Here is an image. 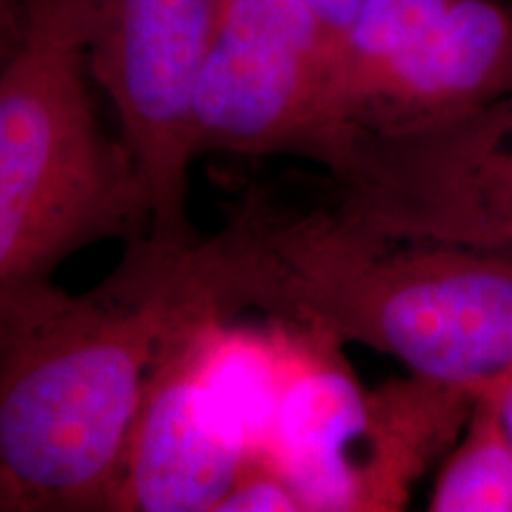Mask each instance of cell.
<instances>
[{
    "label": "cell",
    "instance_id": "cell-8",
    "mask_svg": "<svg viewBox=\"0 0 512 512\" xmlns=\"http://www.w3.org/2000/svg\"><path fill=\"white\" fill-rule=\"evenodd\" d=\"M280 323L285 377L261 458L283 472L304 510L373 512V392L344 361L342 342L290 320Z\"/></svg>",
    "mask_w": 512,
    "mask_h": 512
},
{
    "label": "cell",
    "instance_id": "cell-7",
    "mask_svg": "<svg viewBox=\"0 0 512 512\" xmlns=\"http://www.w3.org/2000/svg\"><path fill=\"white\" fill-rule=\"evenodd\" d=\"M178 306L133 425L114 512H216L249 458L216 413L202 373L214 320L228 318L176 259Z\"/></svg>",
    "mask_w": 512,
    "mask_h": 512
},
{
    "label": "cell",
    "instance_id": "cell-1",
    "mask_svg": "<svg viewBox=\"0 0 512 512\" xmlns=\"http://www.w3.org/2000/svg\"><path fill=\"white\" fill-rule=\"evenodd\" d=\"M188 259L230 318L261 311L475 394L512 368V256L382 238L337 211L292 214L252 192Z\"/></svg>",
    "mask_w": 512,
    "mask_h": 512
},
{
    "label": "cell",
    "instance_id": "cell-15",
    "mask_svg": "<svg viewBox=\"0 0 512 512\" xmlns=\"http://www.w3.org/2000/svg\"><path fill=\"white\" fill-rule=\"evenodd\" d=\"M0 512H27L22 494H19L15 482L5 475L3 467H0Z\"/></svg>",
    "mask_w": 512,
    "mask_h": 512
},
{
    "label": "cell",
    "instance_id": "cell-12",
    "mask_svg": "<svg viewBox=\"0 0 512 512\" xmlns=\"http://www.w3.org/2000/svg\"><path fill=\"white\" fill-rule=\"evenodd\" d=\"M36 0H0V76L27 38Z\"/></svg>",
    "mask_w": 512,
    "mask_h": 512
},
{
    "label": "cell",
    "instance_id": "cell-4",
    "mask_svg": "<svg viewBox=\"0 0 512 512\" xmlns=\"http://www.w3.org/2000/svg\"><path fill=\"white\" fill-rule=\"evenodd\" d=\"M306 159L335 181L337 214L368 233L512 256V86L432 126H335Z\"/></svg>",
    "mask_w": 512,
    "mask_h": 512
},
{
    "label": "cell",
    "instance_id": "cell-9",
    "mask_svg": "<svg viewBox=\"0 0 512 512\" xmlns=\"http://www.w3.org/2000/svg\"><path fill=\"white\" fill-rule=\"evenodd\" d=\"M512 86V3L451 5L387 60L332 93L328 128L408 131L460 117Z\"/></svg>",
    "mask_w": 512,
    "mask_h": 512
},
{
    "label": "cell",
    "instance_id": "cell-6",
    "mask_svg": "<svg viewBox=\"0 0 512 512\" xmlns=\"http://www.w3.org/2000/svg\"><path fill=\"white\" fill-rule=\"evenodd\" d=\"M337 41L306 0H221L192 98L197 157L309 155Z\"/></svg>",
    "mask_w": 512,
    "mask_h": 512
},
{
    "label": "cell",
    "instance_id": "cell-11",
    "mask_svg": "<svg viewBox=\"0 0 512 512\" xmlns=\"http://www.w3.org/2000/svg\"><path fill=\"white\" fill-rule=\"evenodd\" d=\"M294 512L304 510L294 486L278 467L261 456H249L221 498L216 512Z\"/></svg>",
    "mask_w": 512,
    "mask_h": 512
},
{
    "label": "cell",
    "instance_id": "cell-2",
    "mask_svg": "<svg viewBox=\"0 0 512 512\" xmlns=\"http://www.w3.org/2000/svg\"><path fill=\"white\" fill-rule=\"evenodd\" d=\"M176 306V245L150 235L93 290L0 299V467L27 512H114Z\"/></svg>",
    "mask_w": 512,
    "mask_h": 512
},
{
    "label": "cell",
    "instance_id": "cell-14",
    "mask_svg": "<svg viewBox=\"0 0 512 512\" xmlns=\"http://www.w3.org/2000/svg\"><path fill=\"white\" fill-rule=\"evenodd\" d=\"M479 392H486L494 399L498 413L505 422V430H508L510 439H512V368L505 370L501 377H496L489 387L479 389Z\"/></svg>",
    "mask_w": 512,
    "mask_h": 512
},
{
    "label": "cell",
    "instance_id": "cell-3",
    "mask_svg": "<svg viewBox=\"0 0 512 512\" xmlns=\"http://www.w3.org/2000/svg\"><path fill=\"white\" fill-rule=\"evenodd\" d=\"M86 27L88 0H36L0 76V299L53 283L83 249L150 235L138 166L95 110Z\"/></svg>",
    "mask_w": 512,
    "mask_h": 512
},
{
    "label": "cell",
    "instance_id": "cell-5",
    "mask_svg": "<svg viewBox=\"0 0 512 512\" xmlns=\"http://www.w3.org/2000/svg\"><path fill=\"white\" fill-rule=\"evenodd\" d=\"M221 0H88L93 81L112 102L150 204V238L183 245L195 164L192 98Z\"/></svg>",
    "mask_w": 512,
    "mask_h": 512
},
{
    "label": "cell",
    "instance_id": "cell-13",
    "mask_svg": "<svg viewBox=\"0 0 512 512\" xmlns=\"http://www.w3.org/2000/svg\"><path fill=\"white\" fill-rule=\"evenodd\" d=\"M306 3L311 5L320 22L325 24V29L332 34V38L339 41L358 8H361L363 0H306Z\"/></svg>",
    "mask_w": 512,
    "mask_h": 512
},
{
    "label": "cell",
    "instance_id": "cell-16",
    "mask_svg": "<svg viewBox=\"0 0 512 512\" xmlns=\"http://www.w3.org/2000/svg\"><path fill=\"white\" fill-rule=\"evenodd\" d=\"M508 3H512V0H508Z\"/></svg>",
    "mask_w": 512,
    "mask_h": 512
},
{
    "label": "cell",
    "instance_id": "cell-10",
    "mask_svg": "<svg viewBox=\"0 0 512 512\" xmlns=\"http://www.w3.org/2000/svg\"><path fill=\"white\" fill-rule=\"evenodd\" d=\"M432 512H512V439L494 399L477 392L434 482Z\"/></svg>",
    "mask_w": 512,
    "mask_h": 512
}]
</instances>
